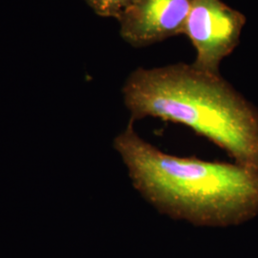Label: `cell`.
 Returning <instances> with one entry per match:
<instances>
[{"mask_svg": "<svg viewBox=\"0 0 258 258\" xmlns=\"http://www.w3.org/2000/svg\"><path fill=\"white\" fill-rule=\"evenodd\" d=\"M91 9L101 17L120 19V16L137 0H84Z\"/></svg>", "mask_w": 258, "mask_h": 258, "instance_id": "5", "label": "cell"}, {"mask_svg": "<svg viewBox=\"0 0 258 258\" xmlns=\"http://www.w3.org/2000/svg\"><path fill=\"white\" fill-rule=\"evenodd\" d=\"M130 120L113 147L134 188L161 214L198 227L225 228L258 214V170L239 164L167 154Z\"/></svg>", "mask_w": 258, "mask_h": 258, "instance_id": "1", "label": "cell"}, {"mask_svg": "<svg viewBox=\"0 0 258 258\" xmlns=\"http://www.w3.org/2000/svg\"><path fill=\"white\" fill-rule=\"evenodd\" d=\"M130 120L152 117L183 124L258 170V109L220 74L192 64L138 68L122 87Z\"/></svg>", "mask_w": 258, "mask_h": 258, "instance_id": "2", "label": "cell"}, {"mask_svg": "<svg viewBox=\"0 0 258 258\" xmlns=\"http://www.w3.org/2000/svg\"><path fill=\"white\" fill-rule=\"evenodd\" d=\"M245 23L243 14L221 0H194L183 32L197 51L194 67L219 74L220 62L237 46Z\"/></svg>", "mask_w": 258, "mask_h": 258, "instance_id": "3", "label": "cell"}, {"mask_svg": "<svg viewBox=\"0 0 258 258\" xmlns=\"http://www.w3.org/2000/svg\"><path fill=\"white\" fill-rule=\"evenodd\" d=\"M194 0H137L118 19L120 36L144 47L181 35Z\"/></svg>", "mask_w": 258, "mask_h": 258, "instance_id": "4", "label": "cell"}]
</instances>
